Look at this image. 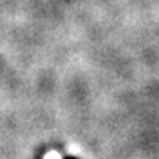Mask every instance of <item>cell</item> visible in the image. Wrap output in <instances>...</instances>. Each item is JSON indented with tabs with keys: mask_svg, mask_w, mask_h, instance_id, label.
I'll use <instances>...</instances> for the list:
<instances>
[{
	"mask_svg": "<svg viewBox=\"0 0 159 159\" xmlns=\"http://www.w3.org/2000/svg\"><path fill=\"white\" fill-rule=\"evenodd\" d=\"M47 159H60V157H59V156H55V154H50Z\"/></svg>",
	"mask_w": 159,
	"mask_h": 159,
	"instance_id": "cell-1",
	"label": "cell"
}]
</instances>
